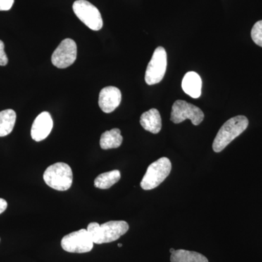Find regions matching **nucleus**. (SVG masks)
<instances>
[{"label":"nucleus","mask_w":262,"mask_h":262,"mask_svg":"<svg viewBox=\"0 0 262 262\" xmlns=\"http://www.w3.org/2000/svg\"><path fill=\"white\" fill-rule=\"evenodd\" d=\"M128 229V224L125 221H110L101 225L97 222H92L87 227L94 244L99 245L117 241L126 233Z\"/></svg>","instance_id":"obj_1"},{"label":"nucleus","mask_w":262,"mask_h":262,"mask_svg":"<svg viewBox=\"0 0 262 262\" xmlns=\"http://www.w3.org/2000/svg\"><path fill=\"white\" fill-rule=\"evenodd\" d=\"M248 126L247 117L238 115L229 119L221 127L213 143L215 152H220L225 149L234 139L241 135Z\"/></svg>","instance_id":"obj_2"},{"label":"nucleus","mask_w":262,"mask_h":262,"mask_svg":"<svg viewBox=\"0 0 262 262\" xmlns=\"http://www.w3.org/2000/svg\"><path fill=\"white\" fill-rule=\"evenodd\" d=\"M43 179L52 189L67 191L72 186L73 173L72 168L67 163H56L46 169Z\"/></svg>","instance_id":"obj_3"},{"label":"nucleus","mask_w":262,"mask_h":262,"mask_svg":"<svg viewBox=\"0 0 262 262\" xmlns=\"http://www.w3.org/2000/svg\"><path fill=\"white\" fill-rule=\"evenodd\" d=\"M171 168L170 160L165 157L151 163L141 180V188L144 190H151L158 187L168 177Z\"/></svg>","instance_id":"obj_4"},{"label":"nucleus","mask_w":262,"mask_h":262,"mask_svg":"<svg viewBox=\"0 0 262 262\" xmlns=\"http://www.w3.org/2000/svg\"><path fill=\"white\" fill-rule=\"evenodd\" d=\"M73 10L77 18L89 29L98 31L103 27L101 13L96 6L86 0H77L74 3Z\"/></svg>","instance_id":"obj_5"},{"label":"nucleus","mask_w":262,"mask_h":262,"mask_svg":"<svg viewBox=\"0 0 262 262\" xmlns=\"http://www.w3.org/2000/svg\"><path fill=\"white\" fill-rule=\"evenodd\" d=\"M204 113L198 106L183 100H177L172 106L170 120L173 123L179 124L189 119L193 125H199L204 120Z\"/></svg>","instance_id":"obj_6"},{"label":"nucleus","mask_w":262,"mask_h":262,"mask_svg":"<svg viewBox=\"0 0 262 262\" xmlns=\"http://www.w3.org/2000/svg\"><path fill=\"white\" fill-rule=\"evenodd\" d=\"M167 53L165 48L158 47L155 49L145 72V81L149 85L159 83L166 72Z\"/></svg>","instance_id":"obj_7"},{"label":"nucleus","mask_w":262,"mask_h":262,"mask_svg":"<svg viewBox=\"0 0 262 262\" xmlns=\"http://www.w3.org/2000/svg\"><path fill=\"white\" fill-rule=\"evenodd\" d=\"M94 244L85 229L67 234L61 239L62 248L70 253L90 252L94 248Z\"/></svg>","instance_id":"obj_8"},{"label":"nucleus","mask_w":262,"mask_h":262,"mask_svg":"<svg viewBox=\"0 0 262 262\" xmlns=\"http://www.w3.org/2000/svg\"><path fill=\"white\" fill-rule=\"evenodd\" d=\"M77 44L73 39H63L53 52L52 63L57 68L66 69L73 64L77 59Z\"/></svg>","instance_id":"obj_9"},{"label":"nucleus","mask_w":262,"mask_h":262,"mask_svg":"<svg viewBox=\"0 0 262 262\" xmlns=\"http://www.w3.org/2000/svg\"><path fill=\"white\" fill-rule=\"evenodd\" d=\"M122 101L120 89L114 86H108L101 90L98 98V105L103 113H111L119 106Z\"/></svg>","instance_id":"obj_10"},{"label":"nucleus","mask_w":262,"mask_h":262,"mask_svg":"<svg viewBox=\"0 0 262 262\" xmlns=\"http://www.w3.org/2000/svg\"><path fill=\"white\" fill-rule=\"evenodd\" d=\"M53 122L51 114L43 112L39 114L33 122L31 136L33 140L41 141L46 139L53 129Z\"/></svg>","instance_id":"obj_11"},{"label":"nucleus","mask_w":262,"mask_h":262,"mask_svg":"<svg viewBox=\"0 0 262 262\" xmlns=\"http://www.w3.org/2000/svg\"><path fill=\"white\" fill-rule=\"evenodd\" d=\"M183 91L193 98H198L201 96L202 80L200 75L194 72H189L183 78Z\"/></svg>","instance_id":"obj_12"},{"label":"nucleus","mask_w":262,"mask_h":262,"mask_svg":"<svg viewBox=\"0 0 262 262\" xmlns=\"http://www.w3.org/2000/svg\"><path fill=\"white\" fill-rule=\"evenodd\" d=\"M140 124L144 130L151 134H158L162 128V119L159 111L156 108H151L143 113L140 118Z\"/></svg>","instance_id":"obj_13"},{"label":"nucleus","mask_w":262,"mask_h":262,"mask_svg":"<svg viewBox=\"0 0 262 262\" xmlns=\"http://www.w3.org/2000/svg\"><path fill=\"white\" fill-rule=\"evenodd\" d=\"M123 138L121 131L118 128H114L103 133L100 139V146L101 149L106 150L115 149L121 146Z\"/></svg>","instance_id":"obj_14"},{"label":"nucleus","mask_w":262,"mask_h":262,"mask_svg":"<svg viewBox=\"0 0 262 262\" xmlns=\"http://www.w3.org/2000/svg\"><path fill=\"white\" fill-rule=\"evenodd\" d=\"M170 262H208V260L201 253L179 249L171 253Z\"/></svg>","instance_id":"obj_15"},{"label":"nucleus","mask_w":262,"mask_h":262,"mask_svg":"<svg viewBox=\"0 0 262 262\" xmlns=\"http://www.w3.org/2000/svg\"><path fill=\"white\" fill-rule=\"evenodd\" d=\"M16 113L14 110H6L0 112V137L8 136L14 128Z\"/></svg>","instance_id":"obj_16"},{"label":"nucleus","mask_w":262,"mask_h":262,"mask_svg":"<svg viewBox=\"0 0 262 262\" xmlns=\"http://www.w3.org/2000/svg\"><path fill=\"white\" fill-rule=\"evenodd\" d=\"M121 178L120 170H115L98 175L94 181V186L98 189H106L113 187Z\"/></svg>","instance_id":"obj_17"},{"label":"nucleus","mask_w":262,"mask_h":262,"mask_svg":"<svg viewBox=\"0 0 262 262\" xmlns=\"http://www.w3.org/2000/svg\"><path fill=\"white\" fill-rule=\"evenodd\" d=\"M251 38L253 42L262 48V20L256 22L251 30Z\"/></svg>","instance_id":"obj_18"},{"label":"nucleus","mask_w":262,"mask_h":262,"mask_svg":"<svg viewBox=\"0 0 262 262\" xmlns=\"http://www.w3.org/2000/svg\"><path fill=\"white\" fill-rule=\"evenodd\" d=\"M8 63V58L5 52V44L0 40V66H6Z\"/></svg>","instance_id":"obj_19"},{"label":"nucleus","mask_w":262,"mask_h":262,"mask_svg":"<svg viewBox=\"0 0 262 262\" xmlns=\"http://www.w3.org/2000/svg\"><path fill=\"white\" fill-rule=\"evenodd\" d=\"M15 0H0V11H7L11 9Z\"/></svg>","instance_id":"obj_20"},{"label":"nucleus","mask_w":262,"mask_h":262,"mask_svg":"<svg viewBox=\"0 0 262 262\" xmlns=\"http://www.w3.org/2000/svg\"><path fill=\"white\" fill-rule=\"evenodd\" d=\"M7 207H8L7 201L3 198H0V214L6 210Z\"/></svg>","instance_id":"obj_21"},{"label":"nucleus","mask_w":262,"mask_h":262,"mask_svg":"<svg viewBox=\"0 0 262 262\" xmlns=\"http://www.w3.org/2000/svg\"><path fill=\"white\" fill-rule=\"evenodd\" d=\"M174 251H175V249H174V248H170V253H172Z\"/></svg>","instance_id":"obj_22"},{"label":"nucleus","mask_w":262,"mask_h":262,"mask_svg":"<svg viewBox=\"0 0 262 262\" xmlns=\"http://www.w3.org/2000/svg\"><path fill=\"white\" fill-rule=\"evenodd\" d=\"M122 245L121 244H118V247L120 248V247H122Z\"/></svg>","instance_id":"obj_23"}]
</instances>
